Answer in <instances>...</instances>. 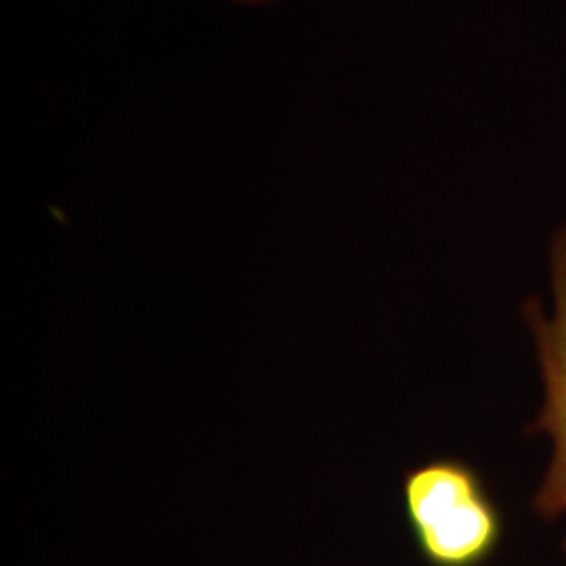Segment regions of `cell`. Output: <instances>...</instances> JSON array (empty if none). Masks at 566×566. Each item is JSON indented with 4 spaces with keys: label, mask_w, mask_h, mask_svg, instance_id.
<instances>
[{
    "label": "cell",
    "mask_w": 566,
    "mask_h": 566,
    "mask_svg": "<svg viewBox=\"0 0 566 566\" xmlns=\"http://www.w3.org/2000/svg\"><path fill=\"white\" fill-rule=\"evenodd\" d=\"M403 512L428 566H483L504 537V516L474 465L437 458L407 470Z\"/></svg>",
    "instance_id": "cell-1"
},
{
    "label": "cell",
    "mask_w": 566,
    "mask_h": 566,
    "mask_svg": "<svg viewBox=\"0 0 566 566\" xmlns=\"http://www.w3.org/2000/svg\"><path fill=\"white\" fill-rule=\"evenodd\" d=\"M552 308L526 304V322L537 346L544 382V403L533 432L549 439L552 455L533 497V510L547 521L566 518V229L556 238L549 256ZM566 552V539H565Z\"/></svg>",
    "instance_id": "cell-2"
},
{
    "label": "cell",
    "mask_w": 566,
    "mask_h": 566,
    "mask_svg": "<svg viewBox=\"0 0 566 566\" xmlns=\"http://www.w3.org/2000/svg\"><path fill=\"white\" fill-rule=\"evenodd\" d=\"M233 2H242V4H264V2H271V0H233Z\"/></svg>",
    "instance_id": "cell-3"
}]
</instances>
